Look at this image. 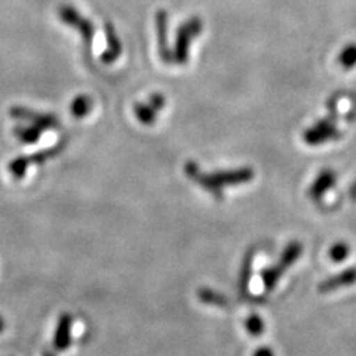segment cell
<instances>
[{
    "label": "cell",
    "mask_w": 356,
    "mask_h": 356,
    "mask_svg": "<svg viewBox=\"0 0 356 356\" xmlns=\"http://www.w3.org/2000/svg\"><path fill=\"white\" fill-rule=\"evenodd\" d=\"M65 146H67V143L63 140V141H60L58 144H55V146H52V147H49V149H43V150H39V152H36V153H33V154L27 156L29 162H30V165H31V163L40 165V163L48 162V161H51V159H54V158H57V156L65 149Z\"/></svg>",
    "instance_id": "cell-11"
},
{
    "label": "cell",
    "mask_w": 356,
    "mask_h": 356,
    "mask_svg": "<svg viewBox=\"0 0 356 356\" xmlns=\"http://www.w3.org/2000/svg\"><path fill=\"white\" fill-rule=\"evenodd\" d=\"M9 115L17 120H24L29 122L30 125H35L42 131L47 129H57L60 128V120L55 115L51 113H39V111H33L27 107L22 106H14L10 107Z\"/></svg>",
    "instance_id": "cell-5"
},
{
    "label": "cell",
    "mask_w": 356,
    "mask_h": 356,
    "mask_svg": "<svg viewBox=\"0 0 356 356\" xmlns=\"http://www.w3.org/2000/svg\"><path fill=\"white\" fill-rule=\"evenodd\" d=\"M197 298H199V302H202V303H205L208 306L226 307L229 305V300L225 296L214 291V289H211V288H200V289H197Z\"/></svg>",
    "instance_id": "cell-14"
},
{
    "label": "cell",
    "mask_w": 356,
    "mask_h": 356,
    "mask_svg": "<svg viewBox=\"0 0 356 356\" xmlns=\"http://www.w3.org/2000/svg\"><path fill=\"white\" fill-rule=\"evenodd\" d=\"M168 13L165 9H159L154 15V24H156V35H158V48H159V57L163 63L172 64V49L168 43Z\"/></svg>",
    "instance_id": "cell-6"
},
{
    "label": "cell",
    "mask_w": 356,
    "mask_h": 356,
    "mask_svg": "<svg viewBox=\"0 0 356 356\" xmlns=\"http://www.w3.org/2000/svg\"><path fill=\"white\" fill-rule=\"evenodd\" d=\"M245 328H247V332L250 336L260 337L264 332V321L257 314H251L245 319Z\"/></svg>",
    "instance_id": "cell-21"
},
{
    "label": "cell",
    "mask_w": 356,
    "mask_h": 356,
    "mask_svg": "<svg viewBox=\"0 0 356 356\" xmlns=\"http://www.w3.org/2000/svg\"><path fill=\"white\" fill-rule=\"evenodd\" d=\"M303 254V245L300 242H289L286 245V248L284 250L282 255H281V260H280V266L282 267L284 270H286L288 267H291L298 259L300 255Z\"/></svg>",
    "instance_id": "cell-13"
},
{
    "label": "cell",
    "mask_w": 356,
    "mask_h": 356,
    "mask_svg": "<svg viewBox=\"0 0 356 356\" xmlns=\"http://www.w3.org/2000/svg\"><path fill=\"white\" fill-rule=\"evenodd\" d=\"M184 174L191 178L192 181L199 184L202 188L216 197H222V187L227 186H239L252 181L254 170L252 168H238L227 171H217L213 174H205L200 171L199 165L195 161H188L184 165Z\"/></svg>",
    "instance_id": "cell-1"
},
{
    "label": "cell",
    "mask_w": 356,
    "mask_h": 356,
    "mask_svg": "<svg viewBox=\"0 0 356 356\" xmlns=\"http://www.w3.org/2000/svg\"><path fill=\"white\" fill-rule=\"evenodd\" d=\"M252 356H275V352L269 348H260L254 352Z\"/></svg>",
    "instance_id": "cell-24"
},
{
    "label": "cell",
    "mask_w": 356,
    "mask_h": 356,
    "mask_svg": "<svg viewBox=\"0 0 356 356\" xmlns=\"http://www.w3.org/2000/svg\"><path fill=\"white\" fill-rule=\"evenodd\" d=\"M5 328H6V322H5V319L2 316H0V332H3Z\"/></svg>",
    "instance_id": "cell-26"
},
{
    "label": "cell",
    "mask_w": 356,
    "mask_h": 356,
    "mask_svg": "<svg viewBox=\"0 0 356 356\" xmlns=\"http://www.w3.org/2000/svg\"><path fill=\"white\" fill-rule=\"evenodd\" d=\"M337 63L346 70L353 69L356 65V43H349L341 49L337 57Z\"/></svg>",
    "instance_id": "cell-19"
},
{
    "label": "cell",
    "mask_w": 356,
    "mask_h": 356,
    "mask_svg": "<svg viewBox=\"0 0 356 356\" xmlns=\"http://www.w3.org/2000/svg\"><path fill=\"white\" fill-rule=\"evenodd\" d=\"M58 17L63 19L65 26L73 27L74 30L79 31L82 40L85 42L86 48H91V43L95 36V27L88 18L82 17L79 10L70 5H64L58 9Z\"/></svg>",
    "instance_id": "cell-3"
},
{
    "label": "cell",
    "mask_w": 356,
    "mask_h": 356,
    "mask_svg": "<svg viewBox=\"0 0 356 356\" xmlns=\"http://www.w3.org/2000/svg\"><path fill=\"white\" fill-rule=\"evenodd\" d=\"M349 195H350V197H352L353 200H356V180H355V183H353V184H352V187H350Z\"/></svg>",
    "instance_id": "cell-25"
},
{
    "label": "cell",
    "mask_w": 356,
    "mask_h": 356,
    "mask_svg": "<svg viewBox=\"0 0 356 356\" xmlns=\"http://www.w3.org/2000/svg\"><path fill=\"white\" fill-rule=\"evenodd\" d=\"M43 356H55V355H54L52 352H44V353H43Z\"/></svg>",
    "instance_id": "cell-27"
},
{
    "label": "cell",
    "mask_w": 356,
    "mask_h": 356,
    "mask_svg": "<svg viewBox=\"0 0 356 356\" xmlns=\"http://www.w3.org/2000/svg\"><path fill=\"white\" fill-rule=\"evenodd\" d=\"M92 108H94V102H92L91 97L77 95L70 104V113L76 119H83L89 113H91Z\"/></svg>",
    "instance_id": "cell-12"
},
{
    "label": "cell",
    "mask_w": 356,
    "mask_h": 356,
    "mask_svg": "<svg viewBox=\"0 0 356 356\" xmlns=\"http://www.w3.org/2000/svg\"><path fill=\"white\" fill-rule=\"evenodd\" d=\"M134 115H136L140 124L146 127L153 125L156 119H158V111L152 108L149 104H143V103H137L134 106Z\"/></svg>",
    "instance_id": "cell-17"
},
{
    "label": "cell",
    "mask_w": 356,
    "mask_h": 356,
    "mask_svg": "<svg viewBox=\"0 0 356 356\" xmlns=\"http://www.w3.org/2000/svg\"><path fill=\"white\" fill-rule=\"evenodd\" d=\"M350 254V248L346 242H337L334 243L332 247L328 251V257L334 261V263H341L349 257Z\"/></svg>",
    "instance_id": "cell-22"
},
{
    "label": "cell",
    "mask_w": 356,
    "mask_h": 356,
    "mask_svg": "<svg viewBox=\"0 0 356 356\" xmlns=\"http://www.w3.org/2000/svg\"><path fill=\"white\" fill-rule=\"evenodd\" d=\"M252 260H254V252H248L245 255V259L241 266V273H239V289L242 294L248 293L250 281L252 276Z\"/></svg>",
    "instance_id": "cell-15"
},
{
    "label": "cell",
    "mask_w": 356,
    "mask_h": 356,
    "mask_svg": "<svg viewBox=\"0 0 356 356\" xmlns=\"http://www.w3.org/2000/svg\"><path fill=\"white\" fill-rule=\"evenodd\" d=\"M204 30V21L199 17H192L184 21L177 30L175 43L172 48L174 63L178 65H186L188 63V54H191V44Z\"/></svg>",
    "instance_id": "cell-2"
},
{
    "label": "cell",
    "mask_w": 356,
    "mask_h": 356,
    "mask_svg": "<svg viewBox=\"0 0 356 356\" xmlns=\"http://www.w3.org/2000/svg\"><path fill=\"white\" fill-rule=\"evenodd\" d=\"M337 183V175L331 170H322L318 177L315 178V181L312 183L309 187V197L314 200H319L322 196H324L331 187L336 186Z\"/></svg>",
    "instance_id": "cell-10"
},
{
    "label": "cell",
    "mask_w": 356,
    "mask_h": 356,
    "mask_svg": "<svg viewBox=\"0 0 356 356\" xmlns=\"http://www.w3.org/2000/svg\"><path fill=\"white\" fill-rule=\"evenodd\" d=\"M147 104L159 113V111H161V110L165 107V104H166V98H165L161 92H154V94H152V95L149 97Z\"/></svg>",
    "instance_id": "cell-23"
},
{
    "label": "cell",
    "mask_w": 356,
    "mask_h": 356,
    "mask_svg": "<svg viewBox=\"0 0 356 356\" xmlns=\"http://www.w3.org/2000/svg\"><path fill=\"white\" fill-rule=\"evenodd\" d=\"M356 284V267H349V269L340 272L339 275H334L328 280L322 281L318 286L319 293L327 294V293H332L337 291L340 288H346Z\"/></svg>",
    "instance_id": "cell-8"
},
{
    "label": "cell",
    "mask_w": 356,
    "mask_h": 356,
    "mask_svg": "<svg viewBox=\"0 0 356 356\" xmlns=\"http://www.w3.org/2000/svg\"><path fill=\"white\" fill-rule=\"evenodd\" d=\"M339 137L340 132L336 125V118L331 115L325 119L318 120L314 127L306 129L303 134V140L309 146H321V144L337 140Z\"/></svg>",
    "instance_id": "cell-4"
},
{
    "label": "cell",
    "mask_w": 356,
    "mask_h": 356,
    "mask_svg": "<svg viewBox=\"0 0 356 356\" xmlns=\"http://www.w3.org/2000/svg\"><path fill=\"white\" fill-rule=\"evenodd\" d=\"M284 272L285 270L282 269L280 264L272 266V267H267V269H264L261 272V280H263V285H264L266 291H272V289H275L276 284L280 282Z\"/></svg>",
    "instance_id": "cell-18"
},
{
    "label": "cell",
    "mask_w": 356,
    "mask_h": 356,
    "mask_svg": "<svg viewBox=\"0 0 356 356\" xmlns=\"http://www.w3.org/2000/svg\"><path fill=\"white\" fill-rule=\"evenodd\" d=\"M72 324L73 319L69 314H63L58 318L57 328L54 334V348L63 352L70 348L72 344Z\"/></svg>",
    "instance_id": "cell-9"
},
{
    "label": "cell",
    "mask_w": 356,
    "mask_h": 356,
    "mask_svg": "<svg viewBox=\"0 0 356 356\" xmlns=\"http://www.w3.org/2000/svg\"><path fill=\"white\" fill-rule=\"evenodd\" d=\"M104 33H106V40H107V49L102 54L99 60H102L103 64L110 65L116 63L122 55V42L118 36L113 24H111L110 21H107L104 24Z\"/></svg>",
    "instance_id": "cell-7"
},
{
    "label": "cell",
    "mask_w": 356,
    "mask_h": 356,
    "mask_svg": "<svg viewBox=\"0 0 356 356\" xmlns=\"http://www.w3.org/2000/svg\"><path fill=\"white\" fill-rule=\"evenodd\" d=\"M30 166V162H29V158L27 156H17L15 159H13L9 162L8 165V171L13 174L17 180H21V178H24V175L27 174V170Z\"/></svg>",
    "instance_id": "cell-20"
},
{
    "label": "cell",
    "mask_w": 356,
    "mask_h": 356,
    "mask_svg": "<svg viewBox=\"0 0 356 356\" xmlns=\"http://www.w3.org/2000/svg\"><path fill=\"white\" fill-rule=\"evenodd\" d=\"M42 129H39L35 125L29 127H15L14 136L22 143V144H36L42 137Z\"/></svg>",
    "instance_id": "cell-16"
}]
</instances>
